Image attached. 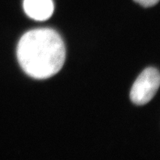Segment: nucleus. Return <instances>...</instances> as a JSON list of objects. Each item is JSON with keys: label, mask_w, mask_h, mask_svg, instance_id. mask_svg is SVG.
<instances>
[{"label": "nucleus", "mask_w": 160, "mask_h": 160, "mask_svg": "<svg viewBox=\"0 0 160 160\" xmlns=\"http://www.w3.org/2000/svg\"><path fill=\"white\" fill-rule=\"evenodd\" d=\"M17 56L28 76L43 79L58 73L66 59V48L62 38L53 29L31 30L20 39Z\"/></svg>", "instance_id": "f257e3e1"}, {"label": "nucleus", "mask_w": 160, "mask_h": 160, "mask_svg": "<svg viewBox=\"0 0 160 160\" xmlns=\"http://www.w3.org/2000/svg\"><path fill=\"white\" fill-rule=\"evenodd\" d=\"M160 76L158 70L149 68L139 75L133 83L130 92L132 102L142 106L152 100L159 87Z\"/></svg>", "instance_id": "f03ea898"}, {"label": "nucleus", "mask_w": 160, "mask_h": 160, "mask_svg": "<svg viewBox=\"0 0 160 160\" xmlns=\"http://www.w3.org/2000/svg\"><path fill=\"white\" fill-rule=\"evenodd\" d=\"M23 9L28 16L36 21H46L54 10L52 0H23Z\"/></svg>", "instance_id": "7ed1b4c3"}, {"label": "nucleus", "mask_w": 160, "mask_h": 160, "mask_svg": "<svg viewBox=\"0 0 160 160\" xmlns=\"http://www.w3.org/2000/svg\"><path fill=\"white\" fill-rule=\"evenodd\" d=\"M134 1L139 3L143 7L149 8L156 5L158 3L159 0H134Z\"/></svg>", "instance_id": "20e7f679"}]
</instances>
